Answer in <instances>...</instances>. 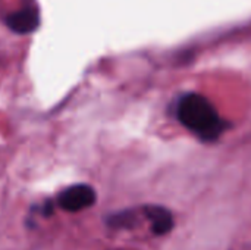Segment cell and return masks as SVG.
<instances>
[{
  "label": "cell",
  "mask_w": 251,
  "mask_h": 250,
  "mask_svg": "<svg viewBox=\"0 0 251 250\" xmlns=\"http://www.w3.org/2000/svg\"><path fill=\"white\" fill-rule=\"evenodd\" d=\"M6 22L12 31L18 32V34H29L38 27L40 16L34 7H25V9H21V10L9 15L6 18Z\"/></svg>",
  "instance_id": "3957f363"
},
{
  "label": "cell",
  "mask_w": 251,
  "mask_h": 250,
  "mask_svg": "<svg viewBox=\"0 0 251 250\" xmlns=\"http://www.w3.org/2000/svg\"><path fill=\"white\" fill-rule=\"evenodd\" d=\"M94 194L90 187L72 186L65 189L57 196V205L68 212H78L93 203Z\"/></svg>",
  "instance_id": "7a4b0ae2"
},
{
  "label": "cell",
  "mask_w": 251,
  "mask_h": 250,
  "mask_svg": "<svg viewBox=\"0 0 251 250\" xmlns=\"http://www.w3.org/2000/svg\"><path fill=\"white\" fill-rule=\"evenodd\" d=\"M188 149H190L188 141L176 140V141H169V143H159L154 147L153 155L157 159L168 161V159H176V158L182 156L184 153L188 152Z\"/></svg>",
  "instance_id": "277c9868"
},
{
  "label": "cell",
  "mask_w": 251,
  "mask_h": 250,
  "mask_svg": "<svg viewBox=\"0 0 251 250\" xmlns=\"http://www.w3.org/2000/svg\"><path fill=\"white\" fill-rule=\"evenodd\" d=\"M232 228L234 220L231 214L226 209L215 208L196 222L188 242L199 250H212L229 236Z\"/></svg>",
  "instance_id": "6da1fadb"
}]
</instances>
